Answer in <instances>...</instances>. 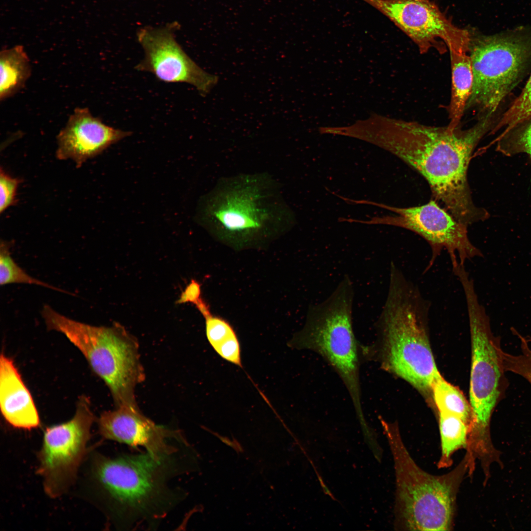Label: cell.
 Instances as JSON below:
<instances>
[{"label":"cell","instance_id":"1","mask_svg":"<svg viewBox=\"0 0 531 531\" xmlns=\"http://www.w3.org/2000/svg\"><path fill=\"white\" fill-rule=\"evenodd\" d=\"M494 116L480 117L466 129H451L447 125L430 126L374 114L366 120L361 138L416 170L428 182L436 199L468 226L490 216L473 203L467 174L473 151L494 127Z\"/></svg>","mask_w":531,"mask_h":531},{"label":"cell","instance_id":"2","mask_svg":"<svg viewBox=\"0 0 531 531\" xmlns=\"http://www.w3.org/2000/svg\"><path fill=\"white\" fill-rule=\"evenodd\" d=\"M89 456L87 495L118 529L154 526L184 496L169 482L185 472V448L162 459L148 452L111 458L92 452Z\"/></svg>","mask_w":531,"mask_h":531},{"label":"cell","instance_id":"3","mask_svg":"<svg viewBox=\"0 0 531 531\" xmlns=\"http://www.w3.org/2000/svg\"><path fill=\"white\" fill-rule=\"evenodd\" d=\"M281 189L266 172L222 177L201 198L198 220L216 239L233 246L267 242L295 224Z\"/></svg>","mask_w":531,"mask_h":531},{"label":"cell","instance_id":"4","mask_svg":"<svg viewBox=\"0 0 531 531\" xmlns=\"http://www.w3.org/2000/svg\"><path fill=\"white\" fill-rule=\"evenodd\" d=\"M389 279L386 300L375 323L376 340L362 345L363 360L378 362L383 369L428 393L442 377L428 333L430 303L394 262Z\"/></svg>","mask_w":531,"mask_h":531},{"label":"cell","instance_id":"5","mask_svg":"<svg viewBox=\"0 0 531 531\" xmlns=\"http://www.w3.org/2000/svg\"><path fill=\"white\" fill-rule=\"evenodd\" d=\"M392 454L396 477L394 528L402 531H451L457 494L470 460L466 453L447 473L431 474L420 468L405 445L397 425L379 416Z\"/></svg>","mask_w":531,"mask_h":531},{"label":"cell","instance_id":"6","mask_svg":"<svg viewBox=\"0 0 531 531\" xmlns=\"http://www.w3.org/2000/svg\"><path fill=\"white\" fill-rule=\"evenodd\" d=\"M354 296L353 283L345 276L326 299L309 307L303 327L294 335L288 346L314 352L332 367L349 394L361 429H365L369 425L361 400L362 345L357 340L353 326Z\"/></svg>","mask_w":531,"mask_h":531},{"label":"cell","instance_id":"7","mask_svg":"<svg viewBox=\"0 0 531 531\" xmlns=\"http://www.w3.org/2000/svg\"><path fill=\"white\" fill-rule=\"evenodd\" d=\"M464 295L472 343L470 403L472 419L468 442L472 451L484 453L493 446L490 434L491 418L507 384L500 338L493 334L489 318L475 290L468 289Z\"/></svg>","mask_w":531,"mask_h":531},{"label":"cell","instance_id":"8","mask_svg":"<svg viewBox=\"0 0 531 531\" xmlns=\"http://www.w3.org/2000/svg\"><path fill=\"white\" fill-rule=\"evenodd\" d=\"M61 332L105 383L117 407L136 405L135 388L145 376L132 335L118 323L96 326L70 318L62 324Z\"/></svg>","mask_w":531,"mask_h":531},{"label":"cell","instance_id":"9","mask_svg":"<svg viewBox=\"0 0 531 531\" xmlns=\"http://www.w3.org/2000/svg\"><path fill=\"white\" fill-rule=\"evenodd\" d=\"M473 83L466 111L493 115L523 73L531 55V37L523 31L484 35L470 32Z\"/></svg>","mask_w":531,"mask_h":531},{"label":"cell","instance_id":"10","mask_svg":"<svg viewBox=\"0 0 531 531\" xmlns=\"http://www.w3.org/2000/svg\"><path fill=\"white\" fill-rule=\"evenodd\" d=\"M94 420L89 401L83 396L72 419L45 430L36 472L42 478L44 492L51 498L61 497L75 483L88 453L87 445Z\"/></svg>","mask_w":531,"mask_h":531},{"label":"cell","instance_id":"11","mask_svg":"<svg viewBox=\"0 0 531 531\" xmlns=\"http://www.w3.org/2000/svg\"><path fill=\"white\" fill-rule=\"evenodd\" d=\"M356 203L374 205L397 215L373 217L367 220L353 219V222L399 227L415 233L426 240L432 253L426 271L433 265L443 249L449 254L451 264L459 261L465 265L467 261L473 258L483 257L482 252L470 241L468 226L456 220L434 200L409 207L391 206L367 200H357Z\"/></svg>","mask_w":531,"mask_h":531},{"label":"cell","instance_id":"12","mask_svg":"<svg viewBox=\"0 0 531 531\" xmlns=\"http://www.w3.org/2000/svg\"><path fill=\"white\" fill-rule=\"evenodd\" d=\"M378 4L421 53L440 41L449 51L468 52L470 32L455 26L432 0H378Z\"/></svg>","mask_w":531,"mask_h":531},{"label":"cell","instance_id":"13","mask_svg":"<svg viewBox=\"0 0 531 531\" xmlns=\"http://www.w3.org/2000/svg\"><path fill=\"white\" fill-rule=\"evenodd\" d=\"M145 56L135 68L153 74L166 83H186L203 96L217 84V76L207 73L183 50L169 28L142 29L138 34Z\"/></svg>","mask_w":531,"mask_h":531},{"label":"cell","instance_id":"14","mask_svg":"<svg viewBox=\"0 0 531 531\" xmlns=\"http://www.w3.org/2000/svg\"><path fill=\"white\" fill-rule=\"evenodd\" d=\"M98 426L103 439L142 446L156 459L174 454L187 446L180 432L155 424L140 413L137 405H122L103 413Z\"/></svg>","mask_w":531,"mask_h":531},{"label":"cell","instance_id":"15","mask_svg":"<svg viewBox=\"0 0 531 531\" xmlns=\"http://www.w3.org/2000/svg\"><path fill=\"white\" fill-rule=\"evenodd\" d=\"M130 134L105 124L88 108H77L57 136L56 157L59 160L72 159L79 168Z\"/></svg>","mask_w":531,"mask_h":531},{"label":"cell","instance_id":"16","mask_svg":"<svg viewBox=\"0 0 531 531\" xmlns=\"http://www.w3.org/2000/svg\"><path fill=\"white\" fill-rule=\"evenodd\" d=\"M0 406L5 420L14 427L30 430L40 425L30 392L13 360L4 354L0 357Z\"/></svg>","mask_w":531,"mask_h":531},{"label":"cell","instance_id":"17","mask_svg":"<svg viewBox=\"0 0 531 531\" xmlns=\"http://www.w3.org/2000/svg\"><path fill=\"white\" fill-rule=\"evenodd\" d=\"M451 68V93L448 106L449 122L455 129L460 126L471 96L473 83L471 59L468 52L449 51Z\"/></svg>","mask_w":531,"mask_h":531},{"label":"cell","instance_id":"18","mask_svg":"<svg viewBox=\"0 0 531 531\" xmlns=\"http://www.w3.org/2000/svg\"><path fill=\"white\" fill-rule=\"evenodd\" d=\"M0 99L5 100L18 91L31 74L30 60L20 45L1 51Z\"/></svg>","mask_w":531,"mask_h":531},{"label":"cell","instance_id":"19","mask_svg":"<svg viewBox=\"0 0 531 531\" xmlns=\"http://www.w3.org/2000/svg\"><path fill=\"white\" fill-rule=\"evenodd\" d=\"M204 317L206 338L214 351L223 359L244 370L240 344L233 327L225 319L211 313Z\"/></svg>","mask_w":531,"mask_h":531},{"label":"cell","instance_id":"20","mask_svg":"<svg viewBox=\"0 0 531 531\" xmlns=\"http://www.w3.org/2000/svg\"><path fill=\"white\" fill-rule=\"evenodd\" d=\"M439 415L441 454L437 467L447 468L453 464L452 456L456 451L466 450L469 428L456 416L443 413H439Z\"/></svg>","mask_w":531,"mask_h":531},{"label":"cell","instance_id":"21","mask_svg":"<svg viewBox=\"0 0 531 531\" xmlns=\"http://www.w3.org/2000/svg\"><path fill=\"white\" fill-rule=\"evenodd\" d=\"M432 392L439 413L459 417L468 425L470 431L472 419V410L462 392L441 377L434 383Z\"/></svg>","mask_w":531,"mask_h":531},{"label":"cell","instance_id":"22","mask_svg":"<svg viewBox=\"0 0 531 531\" xmlns=\"http://www.w3.org/2000/svg\"><path fill=\"white\" fill-rule=\"evenodd\" d=\"M11 245V242L1 240L0 244V284L1 285L14 283L35 285L74 295L28 274L17 264L11 256L10 248Z\"/></svg>","mask_w":531,"mask_h":531},{"label":"cell","instance_id":"23","mask_svg":"<svg viewBox=\"0 0 531 531\" xmlns=\"http://www.w3.org/2000/svg\"><path fill=\"white\" fill-rule=\"evenodd\" d=\"M531 118V74L522 92L496 122L491 133L502 130V136Z\"/></svg>","mask_w":531,"mask_h":531},{"label":"cell","instance_id":"24","mask_svg":"<svg viewBox=\"0 0 531 531\" xmlns=\"http://www.w3.org/2000/svg\"><path fill=\"white\" fill-rule=\"evenodd\" d=\"M496 141V149L502 154L510 156L524 153L531 159V118L499 136Z\"/></svg>","mask_w":531,"mask_h":531},{"label":"cell","instance_id":"25","mask_svg":"<svg viewBox=\"0 0 531 531\" xmlns=\"http://www.w3.org/2000/svg\"><path fill=\"white\" fill-rule=\"evenodd\" d=\"M511 330L520 340V351L518 354H510L502 350L504 370L519 375L531 384V337L522 336L513 327Z\"/></svg>","mask_w":531,"mask_h":531},{"label":"cell","instance_id":"26","mask_svg":"<svg viewBox=\"0 0 531 531\" xmlns=\"http://www.w3.org/2000/svg\"><path fill=\"white\" fill-rule=\"evenodd\" d=\"M20 182L19 179L10 177L0 169V213L15 204L16 190Z\"/></svg>","mask_w":531,"mask_h":531},{"label":"cell","instance_id":"27","mask_svg":"<svg viewBox=\"0 0 531 531\" xmlns=\"http://www.w3.org/2000/svg\"><path fill=\"white\" fill-rule=\"evenodd\" d=\"M204 301L201 296V284L192 279L181 293L177 303H192L197 307Z\"/></svg>","mask_w":531,"mask_h":531}]
</instances>
